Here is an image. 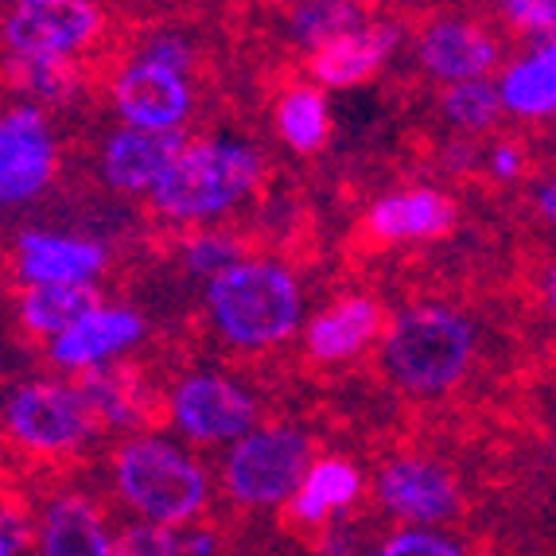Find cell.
I'll use <instances>...</instances> for the list:
<instances>
[{
  "label": "cell",
  "instance_id": "obj_1",
  "mask_svg": "<svg viewBox=\"0 0 556 556\" xmlns=\"http://www.w3.org/2000/svg\"><path fill=\"white\" fill-rule=\"evenodd\" d=\"M475 358V327L440 304H413L381 339V366L408 393H447Z\"/></svg>",
  "mask_w": 556,
  "mask_h": 556
},
{
  "label": "cell",
  "instance_id": "obj_2",
  "mask_svg": "<svg viewBox=\"0 0 556 556\" xmlns=\"http://www.w3.org/2000/svg\"><path fill=\"white\" fill-rule=\"evenodd\" d=\"M206 307L226 343L261 351L296 331L300 288L277 261H241L206 285Z\"/></svg>",
  "mask_w": 556,
  "mask_h": 556
},
{
  "label": "cell",
  "instance_id": "obj_3",
  "mask_svg": "<svg viewBox=\"0 0 556 556\" xmlns=\"http://www.w3.org/2000/svg\"><path fill=\"white\" fill-rule=\"evenodd\" d=\"M261 176V160L241 140H195L187 144L164 184L152 191V206L167 218L195 223L218 218L241 195H250Z\"/></svg>",
  "mask_w": 556,
  "mask_h": 556
},
{
  "label": "cell",
  "instance_id": "obj_4",
  "mask_svg": "<svg viewBox=\"0 0 556 556\" xmlns=\"http://www.w3.org/2000/svg\"><path fill=\"white\" fill-rule=\"evenodd\" d=\"M113 475L121 498L152 526H184L206 506L203 467L167 440H129L113 459Z\"/></svg>",
  "mask_w": 556,
  "mask_h": 556
},
{
  "label": "cell",
  "instance_id": "obj_5",
  "mask_svg": "<svg viewBox=\"0 0 556 556\" xmlns=\"http://www.w3.org/2000/svg\"><path fill=\"white\" fill-rule=\"evenodd\" d=\"M312 440L300 428H253L226 455V491L241 506H280L292 502L312 471Z\"/></svg>",
  "mask_w": 556,
  "mask_h": 556
},
{
  "label": "cell",
  "instance_id": "obj_6",
  "mask_svg": "<svg viewBox=\"0 0 556 556\" xmlns=\"http://www.w3.org/2000/svg\"><path fill=\"white\" fill-rule=\"evenodd\" d=\"M4 420H9L12 440L39 455L71 452L98 428V417L78 393V386H63V381L16 386L9 408H4Z\"/></svg>",
  "mask_w": 556,
  "mask_h": 556
},
{
  "label": "cell",
  "instance_id": "obj_7",
  "mask_svg": "<svg viewBox=\"0 0 556 556\" xmlns=\"http://www.w3.org/2000/svg\"><path fill=\"white\" fill-rule=\"evenodd\" d=\"M102 28V12L86 0H20L4 16L12 59H71Z\"/></svg>",
  "mask_w": 556,
  "mask_h": 556
},
{
  "label": "cell",
  "instance_id": "obj_8",
  "mask_svg": "<svg viewBox=\"0 0 556 556\" xmlns=\"http://www.w3.org/2000/svg\"><path fill=\"white\" fill-rule=\"evenodd\" d=\"M172 420L187 440L226 444L245 440L257 420V401L218 374H191L172 390Z\"/></svg>",
  "mask_w": 556,
  "mask_h": 556
},
{
  "label": "cell",
  "instance_id": "obj_9",
  "mask_svg": "<svg viewBox=\"0 0 556 556\" xmlns=\"http://www.w3.org/2000/svg\"><path fill=\"white\" fill-rule=\"evenodd\" d=\"M55 137L39 110H9L0 121V199L24 203L55 179Z\"/></svg>",
  "mask_w": 556,
  "mask_h": 556
},
{
  "label": "cell",
  "instance_id": "obj_10",
  "mask_svg": "<svg viewBox=\"0 0 556 556\" xmlns=\"http://www.w3.org/2000/svg\"><path fill=\"white\" fill-rule=\"evenodd\" d=\"M378 498L405 521H447L459 514V482L447 467L425 455L390 459L378 475Z\"/></svg>",
  "mask_w": 556,
  "mask_h": 556
},
{
  "label": "cell",
  "instance_id": "obj_11",
  "mask_svg": "<svg viewBox=\"0 0 556 556\" xmlns=\"http://www.w3.org/2000/svg\"><path fill=\"white\" fill-rule=\"evenodd\" d=\"M113 105L129 129L149 132H179V125L191 113V86L176 71L152 63H132L113 83Z\"/></svg>",
  "mask_w": 556,
  "mask_h": 556
},
{
  "label": "cell",
  "instance_id": "obj_12",
  "mask_svg": "<svg viewBox=\"0 0 556 556\" xmlns=\"http://www.w3.org/2000/svg\"><path fill=\"white\" fill-rule=\"evenodd\" d=\"M105 269V250L90 238L28 230L16 238V273L28 288L90 285Z\"/></svg>",
  "mask_w": 556,
  "mask_h": 556
},
{
  "label": "cell",
  "instance_id": "obj_13",
  "mask_svg": "<svg viewBox=\"0 0 556 556\" xmlns=\"http://www.w3.org/2000/svg\"><path fill=\"white\" fill-rule=\"evenodd\" d=\"M184 132H149V129H121L105 140L102 176L117 191H156L164 176L184 156Z\"/></svg>",
  "mask_w": 556,
  "mask_h": 556
},
{
  "label": "cell",
  "instance_id": "obj_14",
  "mask_svg": "<svg viewBox=\"0 0 556 556\" xmlns=\"http://www.w3.org/2000/svg\"><path fill=\"white\" fill-rule=\"evenodd\" d=\"M144 339V319L132 307H93L83 324L51 339V362L63 370H98L102 362L117 358Z\"/></svg>",
  "mask_w": 556,
  "mask_h": 556
},
{
  "label": "cell",
  "instance_id": "obj_15",
  "mask_svg": "<svg viewBox=\"0 0 556 556\" xmlns=\"http://www.w3.org/2000/svg\"><path fill=\"white\" fill-rule=\"evenodd\" d=\"M417 55L428 75L444 78L452 86L482 83V75L498 63V43L491 31L471 24V20H440V24L425 28Z\"/></svg>",
  "mask_w": 556,
  "mask_h": 556
},
{
  "label": "cell",
  "instance_id": "obj_16",
  "mask_svg": "<svg viewBox=\"0 0 556 556\" xmlns=\"http://www.w3.org/2000/svg\"><path fill=\"white\" fill-rule=\"evenodd\" d=\"M459 218L455 203L440 191H428V187H417V191H397V195H386L374 203L370 218V233L378 241H408V238H440L447 233Z\"/></svg>",
  "mask_w": 556,
  "mask_h": 556
},
{
  "label": "cell",
  "instance_id": "obj_17",
  "mask_svg": "<svg viewBox=\"0 0 556 556\" xmlns=\"http://www.w3.org/2000/svg\"><path fill=\"white\" fill-rule=\"evenodd\" d=\"M117 541L105 533L102 514L78 494H63L47 506L39 526V556H113Z\"/></svg>",
  "mask_w": 556,
  "mask_h": 556
},
{
  "label": "cell",
  "instance_id": "obj_18",
  "mask_svg": "<svg viewBox=\"0 0 556 556\" xmlns=\"http://www.w3.org/2000/svg\"><path fill=\"white\" fill-rule=\"evenodd\" d=\"M397 43V31L390 24H362L343 31L327 47H319L312 59V71L324 86H358L386 63V55Z\"/></svg>",
  "mask_w": 556,
  "mask_h": 556
},
{
  "label": "cell",
  "instance_id": "obj_19",
  "mask_svg": "<svg viewBox=\"0 0 556 556\" xmlns=\"http://www.w3.org/2000/svg\"><path fill=\"white\" fill-rule=\"evenodd\" d=\"M78 393L93 408L98 425L117 428L144 425L152 417V405H156L149 381L140 378L137 366H98V370H86L83 381H78Z\"/></svg>",
  "mask_w": 556,
  "mask_h": 556
},
{
  "label": "cell",
  "instance_id": "obj_20",
  "mask_svg": "<svg viewBox=\"0 0 556 556\" xmlns=\"http://www.w3.org/2000/svg\"><path fill=\"white\" fill-rule=\"evenodd\" d=\"M381 331V304L370 296H346L327 307L316 324L307 327V354L319 362H343L374 343Z\"/></svg>",
  "mask_w": 556,
  "mask_h": 556
},
{
  "label": "cell",
  "instance_id": "obj_21",
  "mask_svg": "<svg viewBox=\"0 0 556 556\" xmlns=\"http://www.w3.org/2000/svg\"><path fill=\"white\" fill-rule=\"evenodd\" d=\"M502 105L514 117H548L556 113V39L541 43L533 55L506 66L498 83Z\"/></svg>",
  "mask_w": 556,
  "mask_h": 556
},
{
  "label": "cell",
  "instance_id": "obj_22",
  "mask_svg": "<svg viewBox=\"0 0 556 556\" xmlns=\"http://www.w3.org/2000/svg\"><path fill=\"white\" fill-rule=\"evenodd\" d=\"M358 494H362L358 467L331 455V459H319V464L307 471L304 486H300V494L288 502V506H292V518L296 521L319 526V521H327L331 514L346 510Z\"/></svg>",
  "mask_w": 556,
  "mask_h": 556
},
{
  "label": "cell",
  "instance_id": "obj_23",
  "mask_svg": "<svg viewBox=\"0 0 556 556\" xmlns=\"http://www.w3.org/2000/svg\"><path fill=\"white\" fill-rule=\"evenodd\" d=\"M98 307L90 285H39L20 296V324L36 334H66Z\"/></svg>",
  "mask_w": 556,
  "mask_h": 556
},
{
  "label": "cell",
  "instance_id": "obj_24",
  "mask_svg": "<svg viewBox=\"0 0 556 556\" xmlns=\"http://www.w3.org/2000/svg\"><path fill=\"white\" fill-rule=\"evenodd\" d=\"M280 137L296 152H319L331 137V117H327V102L316 90H292L280 98L277 110Z\"/></svg>",
  "mask_w": 556,
  "mask_h": 556
},
{
  "label": "cell",
  "instance_id": "obj_25",
  "mask_svg": "<svg viewBox=\"0 0 556 556\" xmlns=\"http://www.w3.org/2000/svg\"><path fill=\"white\" fill-rule=\"evenodd\" d=\"M502 110H506L502 93L491 83H459V86H447L444 93V117L452 121L455 129H467V132L491 129Z\"/></svg>",
  "mask_w": 556,
  "mask_h": 556
},
{
  "label": "cell",
  "instance_id": "obj_26",
  "mask_svg": "<svg viewBox=\"0 0 556 556\" xmlns=\"http://www.w3.org/2000/svg\"><path fill=\"white\" fill-rule=\"evenodd\" d=\"M362 28V12L354 4H334V0H319V4H300L292 12V31L304 47L319 51L331 39H339L343 31Z\"/></svg>",
  "mask_w": 556,
  "mask_h": 556
},
{
  "label": "cell",
  "instance_id": "obj_27",
  "mask_svg": "<svg viewBox=\"0 0 556 556\" xmlns=\"http://www.w3.org/2000/svg\"><path fill=\"white\" fill-rule=\"evenodd\" d=\"M24 90L39 93L47 102H63L78 86V66L71 59H16Z\"/></svg>",
  "mask_w": 556,
  "mask_h": 556
},
{
  "label": "cell",
  "instance_id": "obj_28",
  "mask_svg": "<svg viewBox=\"0 0 556 556\" xmlns=\"http://www.w3.org/2000/svg\"><path fill=\"white\" fill-rule=\"evenodd\" d=\"M187 269L195 273V277H211L218 280L223 273H230L233 265H241V245L230 238V233H199L184 253Z\"/></svg>",
  "mask_w": 556,
  "mask_h": 556
},
{
  "label": "cell",
  "instance_id": "obj_29",
  "mask_svg": "<svg viewBox=\"0 0 556 556\" xmlns=\"http://www.w3.org/2000/svg\"><path fill=\"white\" fill-rule=\"evenodd\" d=\"M113 556H187V553H184V538H179L176 529L144 521V526H129L121 533Z\"/></svg>",
  "mask_w": 556,
  "mask_h": 556
},
{
  "label": "cell",
  "instance_id": "obj_30",
  "mask_svg": "<svg viewBox=\"0 0 556 556\" xmlns=\"http://www.w3.org/2000/svg\"><path fill=\"white\" fill-rule=\"evenodd\" d=\"M374 556H467V553L455 541L432 533V529H405V533L386 541Z\"/></svg>",
  "mask_w": 556,
  "mask_h": 556
},
{
  "label": "cell",
  "instance_id": "obj_31",
  "mask_svg": "<svg viewBox=\"0 0 556 556\" xmlns=\"http://www.w3.org/2000/svg\"><path fill=\"white\" fill-rule=\"evenodd\" d=\"M502 12H506L514 28L548 36V43L556 39V0H510Z\"/></svg>",
  "mask_w": 556,
  "mask_h": 556
},
{
  "label": "cell",
  "instance_id": "obj_32",
  "mask_svg": "<svg viewBox=\"0 0 556 556\" xmlns=\"http://www.w3.org/2000/svg\"><path fill=\"white\" fill-rule=\"evenodd\" d=\"M140 63H152V66H164V71H176L184 75L187 66H191V47L184 43L179 36H156L144 43V55Z\"/></svg>",
  "mask_w": 556,
  "mask_h": 556
},
{
  "label": "cell",
  "instance_id": "obj_33",
  "mask_svg": "<svg viewBox=\"0 0 556 556\" xmlns=\"http://www.w3.org/2000/svg\"><path fill=\"white\" fill-rule=\"evenodd\" d=\"M31 538V526H28V514L20 510H4V521H0V556H20L28 548Z\"/></svg>",
  "mask_w": 556,
  "mask_h": 556
},
{
  "label": "cell",
  "instance_id": "obj_34",
  "mask_svg": "<svg viewBox=\"0 0 556 556\" xmlns=\"http://www.w3.org/2000/svg\"><path fill=\"white\" fill-rule=\"evenodd\" d=\"M491 167H494V176H498V179H518L521 176V149H514V144H502V149H494Z\"/></svg>",
  "mask_w": 556,
  "mask_h": 556
},
{
  "label": "cell",
  "instance_id": "obj_35",
  "mask_svg": "<svg viewBox=\"0 0 556 556\" xmlns=\"http://www.w3.org/2000/svg\"><path fill=\"white\" fill-rule=\"evenodd\" d=\"M533 203H538V214H541V218L556 226V176H553V179H545V184L538 187V195H533Z\"/></svg>",
  "mask_w": 556,
  "mask_h": 556
},
{
  "label": "cell",
  "instance_id": "obj_36",
  "mask_svg": "<svg viewBox=\"0 0 556 556\" xmlns=\"http://www.w3.org/2000/svg\"><path fill=\"white\" fill-rule=\"evenodd\" d=\"M184 538L187 556H214V538L211 533H179Z\"/></svg>",
  "mask_w": 556,
  "mask_h": 556
},
{
  "label": "cell",
  "instance_id": "obj_37",
  "mask_svg": "<svg viewBox=\"0 0 556 556\" xmlns=\"http://www.w3.org/2000/svg\"><path fill=\"white\" fill-rule=\"evenodd\" d=\"M545 304H548V312L556 316V261L545 269Z\"/></svg>",
  "mask_w": 556,
  "mask_h": 556
}]
</instances>
